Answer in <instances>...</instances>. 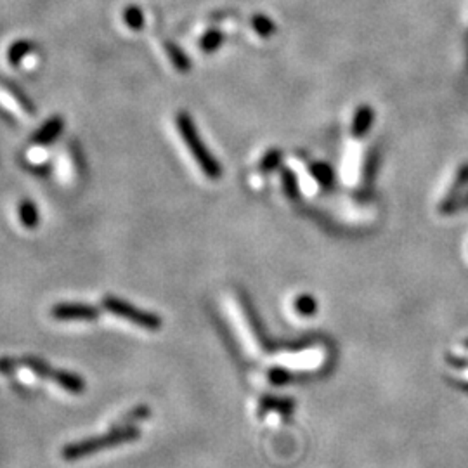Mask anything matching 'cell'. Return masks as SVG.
<instances>
[{"label":"cell","mask_w":468,"mask_h":468,"mask_svg":"<svg viewBox=\"0 0 468 468\" xmlns=\"http://www.w3.org/2000/svg\"><path fill=\"white\" fill-rule=\"evenodd\" d=\"M141 437V430L135 425L131 427H113L108 434L105 436H95V437H87V439L69 442L62 448L61 456L66 462H76L80 458H86V456H92L95 453L106 451V449H112L115 446L127 444V442H134Z\"/></svg>","instance_id":"1"},{"label":"cell","mask_w":468,"mask_h":468,"mask_svg":"<svg viewBox=\"0 0 468 468\" xmlns=\"http://www.w3.org/2000/svg\"><path fill=\"white\" fill-rule=\"evenodd\" d=\"M177 131H179L180 138H182L184 145L189 149L191 156L196 161L201 172L208 177V179H219L222 175V168H220L219 161L213 158V154L206 149V146L201 141L200 134H198L196 127H194L193 120L186 112H179L175 116Z\"/></svg>","instance_id":"2"},{"label":"cell","mask_w":468,"mask_h":468,"mask_svg":"<svg viewBox=\"0 0 468 468\" xmlns=\"http://www.w3.org/2000/svg\"><path fill=\"white\" fill-rule=\"evenodd\" d=\"M102 307H105L108 312H112V314L118 316V318L142 328V330L147 331L161 330L160 316L151 314V312L142 311V309H138L135 305L128 304V302L121 300V298L118 297H113V295H108V297L102 298Z\"/></svg>","instance_id":"3"},{"label":"cell","mask_w":468,"mask_h":468,"mask_svg":"<svg viewBox=\"0 0 468 468\" xmlns=\"http://www.w3.org/2000/svg\"><path fill=\"white\" fill-rule=\"evenodd\" d=\"M101 311L94 305L79 304V302H65L56 304L51 309V316L59 321H95Z\"/></svg>","instance_id":"4"},{"label":"cell","mask_w":468,"mask_h":468,"mask_svg":"<svg viewBox=\"0 0 468 468\" xmlns=\"http://www.w3.org/2000/svg\"><path fill=\"white\" fill-rule=\"evenodd\" d=\"M14 366H16V370L18 368H27L35 377L42 378V380H51L56 383V385L59 382V377H61V370H54L49 363L33 356H25L20 357V359L14 357Z\"/></svg>","instance_id":"5"},{"label":"cell","mask_w":468,"mask_h":468,"mask_svg":"<svg viewBox=\"0 0 468 468\" xmlns=\"http://www.w3.org/2000/svg\"><path fill=\"white\" fill-rule=\"evenodd\" d=\"M62 128H65V120L61 116L56 115L46 121L35 134L32 135V145L35 146H49L62 134Z\"/></svg>","instance_id":"6"},{"label":"cell","mask_w":468,"mask_h":468,"mask_svg":"<svg viewBox=\"0 0 468 468\" xmlns=\"http://www.w3.org/2000/svg\"><path fill=\"white\" fill-rule=\"evenodd\" d=\"M373 123V109L370 106H359L351 121V135L354 139H363Z\"/></svg>","instance_id":"7"},{"label":"cell","mask_w":468,"mask_h":468,"mask_svg":"<svg viewBox=\"0 0 468 468\" xmlns=\"http://www.w3.org/2000/svg\"><path fill=\"white\" fill-rule=\"evenodd\" d=\"M467 184H468V165H462V167L455 172L451 182L448 184V191H446L441 205L448 203V201L455 200L458 194H462V189L467 186Z\"/></svg>","instance_id":"8"},{"label":"cell","mask_w":468,"mask_h":468,"mask_svg":"<svg viewBox=\"0 0 468 468\" xmlns=\"http://www.w3.org/2000/svg\"><path fill=\"white\" fill-rule=\"evenodd\" d=\"M149 416H151V408L147 406V404H139V406L132 408L131 411L121 415L120 418L113 423V427H131L138 422H146Z\"/></svg>","instance_id":"9"},{"label":"cell","mask_w":468,"mask_h":468,"mask_svg":"<svg viewBox=\"0 0 468 468\" xmlns=\"http://www.w3.org/2000/svg\"><path fill=\"white\" fill-rule=\"evenodd\" d=\"M20 220L27 229H35L39 226V210H36V205L33 203L32 200H23L20 203Z\"/></svg>","instance_id":"10"},{"label":"cell","mask_w":468,"mask_h":468,"mask_svg":"<svg viewBox=\"0 0 468 468\" xmlns=\"http://www.w3.org/2000/svg\"><path fill=\"white\" fill-rule=\"evenodd\" d=\"M165 51H167L168 58H171L172 65L175 66V69H179L180 73L189 72L191 62H189V58L184 54V51H180L174 42H165Z\"/></svg>","instance_id":"11"},{"label":"cell","mask_w":468,"mask_h":468,"mask_svg":"<svg viewBox=\"0 0 468 468\" xmlns=\"http://www.w3.org/2000/svg\"><path fill=\"white\" fill-rule=\"evenodd\" d=\"M6 91L9 92L11 98H13L14 101H16L18 105H20V108L23 109V112L27 113L28 116L35 115V113H36L35 105H33V102L29 101V98H28L27 94H25L23 91H20V88H18L16 86H13V83H6Z\"/></svg>","instance_id":"12"},{"label":"cell","mask_w":468,"mask_h":468,"mask_svg":"<svg viewBox=\"0 0 468 468\" xmlns=\"http://www.w3.org/2000/svg\"><path fill=\"white\" fill-rule=\"evenodd\" d=\"M293 311L298 316H302V318H311L318 311V304H316V300L311 295H300V297L295 298Z\"/></svg>","instance_id":"13"},{"label":"cell","mask_w":468,"mask_h":468,"mask_svg":"<svg viewBox=\"0 0 468 468\" xmlns=\"http://www.w3.org/2000/svg\"><path fill=\"white\" fill-rule=\"evenodd\" d=\"M32 49H33V46L28 42V40H20V42H14L13 46H11L9 53H7V58H9L11 66L20 65L21 59L27 56V54Z\"/></svg>","instance_id":"14"},{"label":"cell","mask_w":468,"mask_h":468,"mask_svg":"<svg viewBox=\"0 0 468 468\" xmlns=\"http://www.w3.org/2000/svg\"><path fill=\"white\" fill-rule=\"evenodd\" d=\"M222 39L224 36L219 29H208V32L201 36V42H200L201 51L206 54L215 53V51L220 47V44H222Z\"/></svg>","instance_id":"15"},{"label":"cell","mask_w":468,"mask_h":468,"mask_svg":"<svg viewBox=\"0 0 468 468\" xmlns=\"http://www.w3.org/2000/svg\"><path fill=\"white\" fill-rule=\"evenodd\" d=\"M281 187H283V193H285L286 198L295 200V196H297V187H298V179H297V175H295V172L288 171V168H285V171L281 172Z\"/></svg>","instance_id":"16"},{"label":"cell","mask_w":468,"mask_h":468,"mask_svg":"<svg viewBox=\"0 0 468 468\" xmlns=\"http://www.w3.org/2000/svg\"><path fill=\"white\" fill-rule=\"evenodd\" d=\"M123 21L128 28L141 29L145 27V14H142V11L139 9V7H127V9L123 11Z\"/></svg>","instance_id":"17"},{"label":"cell","mask_w":468,"mask_h":468,"mask_svg":"<svg viewBox=\"0 0 468 468\" xmlns=\"http://www.w3.org/2000/svg\"><path fill=\"white\" fill-rule=\"evenodd\" d=\"M279 161H281V153L276 149H271L267 151V153L264 154L262 160H260L259 163V172H262V174H267V172H272L278 168Z\"/></svg>","instance_id":"18"},{"label":"cell","mask_w":468,"mask_h":468,"mask_svg":"<svg viewBox=\"0 0 468 468\" xmlns=\"http://www.w3.org/2000/svg\"><path fill=\"white\" fill-rule=\"evenodd\" d=\"M311 172H312V175H314L316 182H318L319 186H330L331 180H333V174H331L330 167H326V165H323V163L312 165Z\"/></svg>","instance_id":"19"},{"label":"cell","mask_w":468,"mask_h":468,"mask_svg":"<svg viewBox=\"0 0 468 468\" xmlns=\"http://www.w3.org/2000/svg\"><path fill=\"white\" fill-rule=\"evenodd\" d=\"M252 27L259 33L260 36H271L274 33V25H272L271 20H267L265 16H255L252 20Z\"/></svg>","instance_id":"20"},{"label":"cell","mask_w":468,"mask_h":468,"mask_svg":"<svg viewBox=\"0 0 468 468\" xmlns=\"http://www.w3.org/2000/svg\"><path fill=\"white\" fill-rule=\"evenodd\" d=\"M463 208H468V193L458 194L455 200H451V201H448V203L441 205V212L442 213H455V212H458V210H463Z\"/></svg>","instance_id":"21"}]
</instances>
